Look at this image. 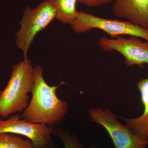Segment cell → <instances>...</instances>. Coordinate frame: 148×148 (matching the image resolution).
Returning a JSON list of instances; mask_svg holds the SVG:
<instances>
[{
	"mask_svg": "<svg viewBox=\"0 0 148 148\" xmlns=\"http://www.w3.org/2000/svg\"><path fill=\"white\" fill-rule=\"evenodd\" d=\"M34 84V68L30 60L24 59L13 66L6 86L0 91V116L7 117L27 108Z\"/></svg>",
	"mask_w": 148,
	"mask_h": 148,
	"instance_id": "cell-2",
	"label": "cell"
},
{
	"mask_svg": "<svg viewBox=\"0 0 148 148\" xmlns=\"http://www.w3.org/2000/svg\"><path fill=\"white\" fill-rule=\"evenodd\" d=\"M115 0H78L81 3L89 7L99 6L108 3Z\"/></svg>",
	"mask_w": 148,
	"mask_h": 148,
	"instance_id": "cell-13",
	"label": "cell"
},
{
	"mask_svg": "<svg viewBox=\"0 0 148 148\" xmlns=\"http://www.w3.org/2000/svg\"><path fill=\"white\" fill-rule=\"evenodd\" d=\"M53 136L59 138L64 143V148H84L75 134H71L67 130L56 127L53 129Z\"/></svg>",
	"mask_w": 148,
	"mask_h": 148,
	"instance_id": "cell-12",
	"label": "cell"
},
{
	"mask_svg": "<svg viewBox=\"0 0 148 148\" xmlns=\"http://www.w3.org/2000/svg\"><path fill=\"white\" fill-rule=\"evenodd\" d=\"M55 18V11L49 0H45L36 8L27 7L23 12L21 27L15 34L16 45L22 50L24 59L35 37Z\"/></svg>",
	"mask_w": 148,
	"mask_h": 148,
	"instance_id": "cell-3",
	"label": "cell"
},
{
	"mask_svg": "<svg viewBox=\"0 0 148 148\" xmlns=\"http://www.w3.org/2000/svg\"><path fill=\"white\" fill-rule=\"evenodd\" d=\"M86 148H99L98 147H96V146H90V147H88Z\"/></svg>",
	"mask_w": 148,
	"mask_h": 148,
	"instance_id": "cell-14",
	"label": "cell"
},
{
	"mask_svg": "<svg viewBox=\"0 0 148 148\" xmlns=\"http://www.w3.org/2000/svg\"><path fill=\"white\" fill-rule=\"evenodd\" d=\"M88 116L92 121L103 126L108 132L115 148H146L148 140L135 135L118 121V116L107 108H91Z\"/></svg>",
	"mask_w": 148,
	"mask_h": 148,
	"instance_id": "cell-5",
	"label": "cell"
},
{
	"mask_svg": "<svg viewBox=\"0 0 148 148\" xmlns=\"http://www.w3.org/2000/svg\"><path fill=\"white\" fill-rule=\"evenodd\" d=\"M0 148H36L31 140H24L13 133H0Z\"/></svg>",
	"mask_w": 148,
	"mask_h": 148,
	"instance_id": "cell-11",
	"label": "cell"
},
{
	"mask_svg": "<svg viewBox=\"0 0 148 148\" xmlns=\"http://www.w3.org/2000/svg\"><path fill=\"white\" fill-rule=\"evenodd\" d=\"M53 128L43 124L29 122L18 114L8 119L0 117V133L9 132L27 137L36 148H56L52 136Z\"/></svg>",
	"mask_w": 148,
	"mask_h": 148,
	"instance_id": "cell-6",
	"label": "cell"
},
{
	"mask_svg": "<svg viewBox=\"0 0 148 148\" xmlns=\"http://www.w3.org/2000/svg\"><path fill=\"white\" fill-rule=\"evenodd\" d=\"M98 44L103 50H115L120 53L124 56L125 63L128 67L137 65L143 67L144 64H148V42H144L137 37L126 38L119 36L110 39L103 36L100 38Z\"/></svg>",
	"mask_w": 148,
	"mask_h": 148,
	"instance_id": "cell-7",
	"label": "cell"
},
{
	"mask_svg": "<svg viewBox=\"0 0 148 148\" xmlns=\"http://www.w3.org/2000/svg\"><path fill=\"white\" fill-rule=\"evenodd\" d=\"M137 88L140 91L141 100L144 106V111L141 116L135 118L119 117L124 121V125L135 135L148 140V78L138 82Z\"/></svg>",
	"mask_w": 148,
	"mask_h": 148,
	"instance_id": "cell-9",
	"label": "cell"
},
{
	"mask_svg": "<svg viewBox=\"0 0 148 148\" xmlns=\"http://www.w3.org/2000/svg\"><path fill=\"white\" fill-rule=\"evenodd\" d=\"M55 11V18L65 24L71 25L77 16L78 0H49Z\"/></svg>",
	"mask_w": 148,
	"mask_h": 148,
	"instance_id": "cell-10",
	"label": "cell"
},
{
	"mask_svg": "<svg viewBox=\"0 0 148 148\" xmlns=\"http://www.w3.org/2000/svg\"><path fill=\"white\" fill-rule=\"evenodd\" d=\"M51 86L43 77V69L37 65L34 68V84L31 101L21 117L26 121L46 125L56 128L61 124L69 112L68 102L61 101L57 96L56 90L62 85Z\"/></svg>",
	"mask_w": 148,
	"mask_h": 148,
	"instance_id": "cell-1",
	"label": "cell"
},
{
	"mask_svg": "<svg viewBox=\"0 0 148 148\" xmlns=\"http://www.w3.org/2000/svg\"><path fill=\"white\" fill-rule=\"evenodd\" d=\"M112 10L117 17L148 29V0H115Z\"/></svg>",
	"mask_w": 148,
	"mask_h": 148,
	"instance_id": "cell-8",
	"label": "cell"
},
{
	"mask_svg": "<svg viewBox=\"0 0 148 148\" xmlns=\"http://www.w3.org/2000/svg\"><path fill=\"white\" fill-rule=\"evenodd\" d=\"M71 26L73 31L77 34L86 33L94 29H99L106 32L112 38L128 35L144 39L148 42V29L129 21L107 19L81 12Z\"/></svg>",
	"mask_w": 148,
	"mask_h": 148,
	"instance_id": "cell-4",
	"label": "cell"
}]
</instances>
